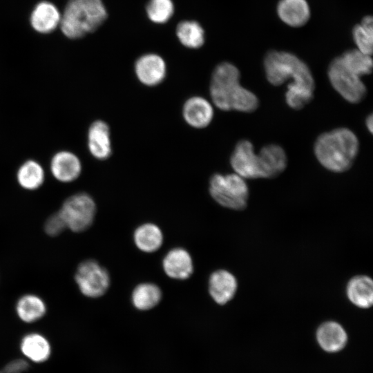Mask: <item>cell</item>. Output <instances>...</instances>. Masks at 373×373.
Listing matches in <instances>:
<instances>
[{
    "mask_svg": "<svg viewBox=\"0 0 373 373\" xmlns=\"http://www.w3.org/2000/svg\"><path fill=\"white\" fill-rule=\"evenodd\" d=\"M239 79V70L231 63L222 62L215 68L210 83V95L220 110L251 113L258 107L256 95L242 87Z\"/></svg>",
    "mask_w": 373,
    "mask_h": 373,
    "instance_id": "cell-1",
    "label": "cell"
},
{
    "mask_svg": "<svg viewBox=\"0 0 373 373\" xmlns=\"http://www.w3.org/2000/svg\"><path fill=\"white\" fill-rule=\"evenodd\" d=\"M359 142L349 128H337L322 133L314 144V154L329 171L341 173L352 166L358 152Z\"/></svg>",
    "mask_w": 373,
    "mask_h": 373,
    "instance_id": "cell-2",
    "label": "cell"
},
{
    "mask_svg": "<svg viewBox=\"0 0 373 373\" xmlns=\"http://www.w3.org/2000/svg\"><path fill=\"white\" fill-rule=\"evenodd\" d=\"M106 18L102 0H69L59 27L65 37L77 39L96 30Z\"/></svg>",
    "mask_w": 373,
    "mask_h": 373,
    "instance_id": "cell-3",
    "label": "cell"
},
{
    "mask_svg": "<svg viewBox=\"0 0 373 373\" xmlns=\"http://www.w3.org/2000/svg\"><path fill=\"white\" fill-rule=\"evenodd\" d=\"M267 80L274 86H280L289 79L293 82L287 88L313 91L315 82L308 66L296 55L284 51L269 52L264 59Z\"/></svg>",
    "mask_w": 373,
    "mask_h": 373,
    "instance_id": "cell-4",
    "label": "cell"
},
{
    "mask_svg": "<svg viewBox=\"0 0 373 373\" xmlns=\"http://www.w3.org/2000/svg\"><path fill=\"white\" fill-rule=\"evenodd\" d=\"M209 191L220 205L233 210H242L247 204L249 189L244 178L236 173H216L209 180Z\"/></svg>",
    "mask_w": 373,
    "mask_h": 373,
    "instance_id": "cell-5",
    "label": "cell"
},
{
    "mask_svg": "<svg viewBox=\"0 0 373 373\" xmlns=\"http://www.w3.org/2000/svg\"><path fill=\"white\" fill-rule=\"evenodd\" d=\"M58 211L67 229L75 233H81L86 231L93 224L97 207L91 195L80 192L66 198Z\"/></svg>",
    "mask_w": 373,
    "mask_h": 373,
    "instance_id": "cell-6",
    "label": "cell"
},
{
    "mask_svg": "<svg viewBox=\"0 0 373 373\" xmlns=\"http://www.w3.org/2000/svg\"><path fill=\"white\" fill-rule=\"evenodd\" d=\"M75 280L80 292L90 298L104 296L111 285L108 270L93 259L84 260L77 266Z\"/></svg>",
    "mask_w": 373,
    "mask_h": 373,
    "instance_id": "cell-7",
    "label": "cell"
},
{
    "mask_svg": "<svg viewBox=\"0 0 373 373\" xmlns=\"http://www.w3.org/2000/svg\"><path fill=\"white\" fill-rule=\"evenodd\" d=\"M327 73L333 88L347 102L357 104L365 97L367 90L361 77L345 66L341 57L332 61Z\"/></svg>",
    "mask_w": 373,
    "mask_h": 373,
    "instance_id": "cell-8",
    "label": "cell"
},
{
    "mask_svg": "<svg viewBox=\"0 0 373 373\" xmlns=\"http://www.w3.org/2000/svg\"><path fill=\"white\" fill-rule=\"evenodd\" d=\"M230 164L236 173L243 178H267L263 155L254 153L252 143L247 140L239 141L230 157Z\"/></svg>",
    "mask_w": 373,
    "mask_h": 373,
    "instance_id": "cell-9",
    "label": "cell"
},
{
    "mask_svg": "<svg viewBox=\"0 0 373 373\" xmlns=\"http://www.w3.org/2000/svg\"><path fill=\"white\" fill-rule=\"evenodd\" d=\"M82 170L80 159L74 153L62 150L57 152L50 162V171L59 182L69 183L77 179Z\"/></svg>",
    "mask_w": 373,
    "mask_h": 373,
    "instance_id": "cell-10",
    "label": "cell"
},
{
    "mask_svg": "<svg viewBox=\"0 0 373 373\" xmlns=\"http://www.w3.org/2000/svg\"><path fill=\"white\" fill-rule=\"evenodd\" d=\"M162 268L168 277L179 280L188 279L194 271L192 257L182 247L173 248L166 254L162 260Z\"/></svg>",
    "mask_w": 373,
    "mask_h": 373,
    "instance_id": "cell-11",
    "label": "cell"
},
{
    "mask_svg": "<svg viewBox=\"0 0 373 373\" xmlns=\"http://www.w3.org/2000/svg\"><path fill=\"white\" fill-rule=\"evenodd\" d=\"M135 71L137 79L146 86H153L165 77L166 68L164 59L155 54L141 56L135 62Z\"/></svg>",
    "mask_w": 373,
    "mask_h": 373,
    "instance_id": "cell-12",
    "label": "cell"
},
{
    "mask_svg": "<svg viewBox=\"0 0 373 373\" xmlns=\"http://www.w3.org/2000/svg\"><path fill=\"white\" fill-rule=\"evenodd\" d=\"M236 290L237 280L231 272L225 269H218L210 275L208 291L217 304H227L233 298Z\"/></svg>",
    "mask_w": 373,
    "mask_h": 373,
    "instance_id": "cell-13",
    "label": "cell"
},
{
    "mask_svg": "<svg viewBox=\"0 0 373 373\" xmlns=\"http://www.w3.org/2000/svg\"><path fill=\"white\" fill-rule=\"evenodd\" d=\"M61 14L51 2L42 1L32 9L30 16L32 28L41 34L54 31L60 25Z\"/></svg>",
    "mask_w": 373,
    "mask_h": 373,
    "instance_id": "cell-14",
    "label": "cell"
},
{
    "mask_svg": "<svg viewBox=\"0 0 373 373\" xmlns=\"http://www.w3.org/2000/svg\"><path fill=\"white\" fill-rule=\"evenodd\" d=\"M87 145L90 153L99 160H106L112 153L110 128L102 120H96L89 126Z\"/></svg>",
    "mask_w": 373,
    "mask_h": 373,
    "instance_id": "cell-15",
    "label": "cell"
},
{
    "mask_svg": "<svg viewBox=\"0 0 373 373\" xmlns=\"http://www.w3.org/2000/svg\"><path fill=\"white\" fill-rule=\"evenodd\" d=\"M182 115L189 125L202 128L207 126L212 121L213 109L206 99L195 96L186 101L183 106Z\"/></svg>",
    "mask_w": 373,
    "mask_h": 373,
    "instance_id": "cell-16",
    "label": "cell"
},
{
    "mask_svg": "<svg viewBox=\"0 0 373 373\" xmlns=\"http://www.w3.org/2000/svg\"><path fill=\"white\" fill-rule=\"evenodd\" d=\"M277 13L284 23L291 27L305 25L310 17V10L306 0H280Z\"/></svg>",
    "mask_w": 373,
    "mask_h": 373,
    "instance_id": "cell-17",
    "label": "cell"
},
{
    "mask_svg": "<svg viewBox=\"0 0 373 373\" xmlns=\"http://www.w3.org/2000/svg\"><path fill=\"white\" fill-rule=\"evenodd\" d=\"M133 238L139 250L149 254L160 249L164 241L162 231L152 222H146L138 226L133 232Z\"/></svg>",
    "mask_w": 373,
    "mask_h": 373,
    "instance_id": "cell-18",
    "label": "cell"
},
{
    "mask_svg": "<svg viewBox=\"0 0 373 373\" xmlns=\"http://www.w3.org/2000/svg\"><path fill=\"white\" fill-rule=\"evenodd\" d=\"M347 296L352 304L367 309L373 304V282L367 276H356L347 283Z\"/></svg>",
    "mask_w": 373,
    "mask_h": 373,
    "instance_id": "cell-19",
    "label": "cell"
},
{
    "mask_svg": "<svg viewBox=\"0 0 373 373\" xmlns=\"http://www.w3.org/2000/svg\"><path fill=\"white\" fill-rule=\"evenodd\" d=\"M162 298V291L160 287L149 282L141 283L137 285L132 291L131 296L133 307L140 311H147L156 307Z\"/></svg>",
    "mask_w": 373,
    "mask_h": 373,
    "instance_id": "cell-20",
    "label": "cell"
},
{
    "mask_svg": "<svg viewBox=\"0 0 373 373\" xmlns=\"http://www.w3.org/2000/svg\"><path fill=\"white\" fill-rule=\"evenodd\" d=\"M317 340L321 347L327 352L341 350L347 342V334L338 323L328 321L322 324L317 330Z\"/></svg>",
    "mask_w": 373,
    "mask_h": 373,
    "instance_id": "cell-21",
    "label": "cell"
},
{
    "mask_svg": "<svg viewBox=\"0 0 373 373\" xmlns=\"http://www.w3.org/2000/svg\"><path fill=\"white\" fill-rule=\"evenodd\" d=\"M19 318L25 323H32L41 319L46 313L44 300L37 295L27 294L21 296L15 306Z\"/></svg>",
    "mask_w": 373,
    "mask_h": 373,
    "instance_id": "cell-22",
    "label": "cell"
},
{
    "mask_svg": "<svg viewBox=\"0 0 373 373\" xmlns=\"http://www.w3.org/2000/svg\"><path fill=\"white\" fill-rule=\"evenodd\" d=\"M16 178L21 188L34 191L41 187L44 182L45 171L37 161L28 160L19 166Z\"/></svg>",
    "mask_w": 373,
    "mask_h": 373,
    "instance_id": "cell-23",
    "label": "cell"
},
{
    "mask_svg": "<svg viewBox=\"0 0 373 373\" xmlns=\"http://www.w3.org/2000/svg\"><path fill=\"white\" fill-rule=\"evenodd\" d=\"M21 350L27 358L37 363L46 361L50 354V346L48 340L37 333L25 336L21 343Z\"/></svg>",
    "mask_w": 373,
    "mask_h": 373,
    "instance_id": "cell-24",
    "label": "cell"
},
{
    "mask_svg": "<svg viewBox=\"0 0 373 373\" xmlns=\"http://www.w3.org/2000/svg\"><path fill=\"white\" fill-rule=\"evenodd\" d=\"M176 35L182 44L191 48L202 46L204 41L202 26L194 21L180 22L177 26Z\"/></svg>",
    "mask_w": 373,
    "mask_h": 373,
    "instance_id": "cell-25",
    "label": "cell"
},
{
    "mask_svg": "<svg viewBox=\"0 0 373 373\" xmlns=\"http://www.w3.org/2000/svg\"><path fill=\"white\" fill-rule=\"evenodd\" d=\"M341 58L345 66L359 77L370 74L372 71L371 55L365 54L358 49L345 52Z\"/></svg>",
    "mask_w": 373,
    "mask_h": 373,
    "instance_id": "cell-26",
    "label": "cell"
},
{
    "mask_svg": "<svg viewBox=\"0 0 373 373\" xmlns=\"http://www.w3.org/2000/svg\"><path fill=\"white\" fill-rule=\"evenodd\" d=\"M373 20L372 16L365 17L361 24L353 28L352 35L357 49L362 52L372 55L373 40Z\"/></svg>",
    "mask_w": 373,
    "mask_h": 373,
    "instance_id": "cell-27",
    "label": "cell"
},
{
    "mask_svg": "<svg viewBox=\"0 0 373 373\" xmlns=\"http://www.w3.org/2000/svg\"><path fill=\"white\" fill-rule=\"evenodd\" d=\"M173 12L174 6L171 0H149L146 6L149 18L157 23L166 22Z\"/></svg>",
    "mask_w": 373,
    "mask_h": 373,
    "instance_id": "cell-28",
    "label": "cell"
},
{
    "mask_svg": "<svg viewBox=\"0 0 373 373\" xmlns=\"http://www.w3.org/2000/svg\"><path fill=\"white\" fill-rule=\"evenodd\" d=\"M66 229H67L66 223L59 211L50 215L44 224L45 233L51 237L59 235Z\"/></svg>",
    "mask_w": 373,
    "mask_h": 373,
    "instance_id": "cell-29",
    "label": "cell"
},
{
    "mask_svg": "<svg viewBox=\"0 0 373 373\" xmlns=\"http://www.w3.org/2000/svg\"><path fill=\"white\" fill-rule=\"evenodd\" d=\"M366 126L369 130V131L372 133V128H373V116L372 114H370L366 119Z\"/></svg>",
    "mask_w": 373,
    "mask_h": 373,
    "instance_id": "cell-30",
    "label": "cell"
}]
</instances>
